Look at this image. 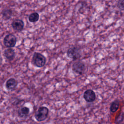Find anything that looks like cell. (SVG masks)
Wrapping results in <instances>:
<instances>
[{"label": "cell", "mask_w": 124, "mask_h": 124, "mask_svg": "<svg viewBox=\"0 0 124 124\" xmlns=\"http://www.w3.org/2000/svg\"><path fill=\"white\" fill-rule=\"evenodd\" d=\"M4 56L9 61L13 60L15 57V52L13 49L11 47L6 49L4 51Z\"/></svg>", "instance_id": "obj_10"}, {"label": "cell", "mask_w": 124, "mask_h": 124, "mask_svg": "<svg viewBox=\"0 0 124 124\" xmlns=\"http://www.w3.org/2000/svg\"><path fill=\"white\" fill-rule=\"evenodd\" d=\"M72 70L75 73L81 75L85 71V65L81 61L76 62L72 65Z\"/></svg>", "instance_id": "obj_5"}, {"label": "cell", "mask_w": 124, "mask_h": 124, "mask_svg": "<svg viewBox=\"0 0 124 124\" xmlns=\"http://www.w3.org/2000/svg\"><path fill=\"white\" fill-rule=\"evenodd\" d=\"M83 98L88 103L93 102L96 99V94L91 89L86 90L83 93Z\"/></svg>", "instance_id": "obj_6"}, {"label": "cell", "mask_w": 124, "mask_h": 124, "mask_svg": "<svg viewBox=\"0 0 124 124\" xmlns=\"http://www.w3.org/2000/svg\"></svg>", "instance_id": "obj_16"}, {"label": "cell", "mask_w": 124, "mask_h": 124, "mask_svg": "<svg viewBox=\"0 0 124 124\" xmlns=\"http://www.w3.org/2000/svg\"><path fill=\"white\" fill-rule=\"evenodd\" d=\"M12 27L14 30L17 31H21L24 27V23L21 19H16L12 23Z\"/></svg>", "instance_id": "obj_7"}, {"label": "cell", "mask_w": 124, "mask_h": 124, "mask_svg": "<svg viewBox=\"0 0 124 124\" xmlns=\"http://www.w3.org/2000/svg\"><path fill=\"white\" fill-rule=\"evenodd\" d=\"M124 119V113L121 112L116 118L115 123H117V124L121 123L123 121Z\"/></svg>", "instance_id": "obj_14"}, {"label": "cell", "mask_w": 124, "mask_h": 124, "mask_svg": "<svg viewBox=\"0 0 124 124\" xmlns=\"http://www.w3.org/2000/svg\"><path fill=\"white\" fill-rule=\"evenodd\" d=\"M48 112L49 110L47 107L44 106L40 107L35 114L34 117L35 119L39 122L43 121L47 118Z\"/></svg>", "instance_id": "obj_2"}, {"label": "cell", "mask_w": 124, "mask_h": 124, "mask_svg": "<svg viewBox=\"0 0 124 124\" xmlns=\"http://www.w3.org/2000/svg\"><path fill=\"white\" fill-rule=\"evenodd\" d=\"M39 18V15L38 13L34 12L30 14L29 16L28 19L29 21L32 23H34L37 22Z\"/></svg>", "instance_id": "obj_13"}, {"label": "cell", "mask_w": 124, "mask_h": 124, "mask_svg": "<svg viewBox=\"0 0 124 124\" xmlns=\"http://www.w3.org/2000/svg\"><path fill=\"white\" fill-rule=\"evenodd\" d=\"M30 112V109L27 107H22L19 108L17 111L18 115L19 117L24 118L27 117Z\"/></svg>", "instance_id": "obj_9"}, {"label": "cell", "mask_w": 124, "mask_h": 124, "mask_svg": "<svg viewBox=\"0 0 124 124\" xmlns=\"http://www.w3.org/2000/svg\"><path fill=\"white\" fill-rule=\"evenodd\" d=\"M31 62L35 66L42 67L46 63V58L43 54L38 52H35L33 55Z\"/></svg>", "instance_id": "obj_1"}, {"label": "cell", "mask_w": 124, "mask_h": 124, "mask_svg": "<svg viewBox=\"0 0 124 124\" xmlns=\"http://www.w3.org/2000/svg\"><path fill=\"white\" fill-rule=\"evenodd\" d=\"M16 43V38L13 34H7L3 39L4 45L7 47H13Z\"/></svg>", "instance_id": "obj_4"}, {"label": "cell", "mask_w": 124, "mask_h": 124, "mask_svg": "<svg viewBox=\"0 0 124 124\" xmlns=\"http://www.w3.org/2000/svg\"><path fill=\"white\" fill-rule=\"evenodd\" d=\"M1 14L3 19L4 20H8L12 16L13 12L10 9H5L2 11Z\"/></svg>", "instance_id": "obj_12"}, {"label": "cell", "mask_w": 124, "mask_h": 124, "mask_svg": "<svg viewBox=\"0 0 124 124\" xmlns=\"http://www.w3.org/2000/svg\"><path fill=\"white\" fill-rule=\"evenodd\" d=\"M117 7L122 11H124V0H119L117 3Z\"/></svg>", "instance_id": "obj_15"}, {"label": "cell", "mask_w": 124, "mask_h": 124, "mask_svg": "<svg viewBox=\"0 0 124 124\" xmlns=\"http://www.w3.org/2000/svg\"><path fill=\"white\" fill-rule=\"evenodd\" d=\"M67 56L73 60L79 59L81 56V50L77 46H73L69 48L67 51Z\"/></svg>", "instance_id": "obj_3"}, {"label": "cell", "mask_w": 124, "mask_h": 124, "mask_svg": "<svg viewBox=\"0 0 124 124\" xmlns=\"http://www.w3.org/2000/svg\"><path fill=\"white\" fill-rule=\"evenodd\" d=\"M120 106L119 100L116 99L114 100L110 104L109 109L111 112L114 113L117 111Z\"/></svg>", "instance_id": "obj_11"}, {"label": "cell", "mask_w": 124, "mask_h": 124, "mask_svg": "<svg viewBox=\"0 0 124 124\" xmlns=\"http://www.w3.org/2000/svg\"><path fill=\"white\" fill-rule=\"evenodd\" d=\"M17 85V81L14 78H11L7 80L5 87L8 90L13 91L14 90Z\"/></svg>", "instance_id": "obj_8"}]
</instances>
